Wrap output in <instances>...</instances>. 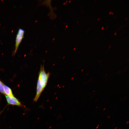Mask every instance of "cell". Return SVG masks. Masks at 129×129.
<instances>
[{
    "mask_svg": "<svg viewBox=\"0 0 129 129\" xmlns=\"http://www.w3.org/2000/svg\"><path fill=\"white\" fill-rule=\"evenodd\" d=\"M119 129H121V128H120Z\"/></svg>",
    "mask_w": 129,
    "mask_h": 129,
    "instance_id": "603a6c76",
    "label": "cell"
},
{
    "mask_svg": "<svg viewBox=\"0 0 129 129\" xmlns=\"http://www.w3.org/2000/svg\"><path fill=\"white\" fill-rule=\"evenodd\" d=\"M4 93L6 95L11 97L14 96L11 89L5 85H4Z\"/></svg>",
    "mask_w": 129,
    "mask_h": 129,
    "instance_id": "277c9868",
    "label": "cell"
},
{
    "mask_svg": "<svg viewBox=\"0 0 129 129\" xmlns=\"http://www.w3.org/2000/svg\"><path fill=\"white\" fill-rule=\"evenodd\" d=\"M98 107V106H97L96 107V108H97Z\"/></svg>",
    "mask_w": 129,
    "mask_h": 129,
    "instance_id": "44dd1931",
    "label": "cell"
},
{
    "mask_svg": "<svg viewBox=\"0 0 129 129\" xmlns=\"http://www.w3.org/2000/svg\"><path fill=\"white\" fill-rule=\"evenodd\" d=\"M114 125V124H113V125Z\"/></svg>",
    "mask_w": 129,
    "mask_h": 129,
    "instance_id": "cb8c5ba5",
    "label": "cell"
},
{
    "mask_svg": "<svg viewBox=\"0 0 129 129\" xmlns=\"http://www.w3.org/2000/svg\"><path fill=\"white\" fill-rule=\"evenodd\" d=\"M90 29V28H89V29H88V30H87V31H86V32H87V31H88V30H89Z\"/></svg>",
    "mask_w": 129,
    "mask_h": 129,
    "instance_id": "8fae6325",
    "label": "cell"
},
{
    "mask_svg": "<svg viewBox=\"0 0 129 129\" xmlns=\"http://www.w3.org/2000/svg\"><path fill=\"white\" fill-rule=\"evenodd\" d=\"M110 117V116H109L108 117V118H109Z\"/></svg>",
    "mask_w": 129,
    "mask_h": 129,
    "instance_id": "ac0fdd59",
    "label": "cell"
},
{
    "mask_svg": "<svg viewBox=\"0 0 129 129\" xmlns=\"http://www.w3.org/2000/svg\"><path fill=\"white\" fill-rule=\"evenodd\" d=\"M24 33V31L23 29L21 28L19 29L16 38L14 55L16 53L22 39Z\"/></svg>",
    "mask_w": 129,
    "mask_h": 129,
    "instance_id": "7a4b0ae2",
    "label": "cell"
},
{
    "mask_svg": "<svg viewBox=\"0 0 129 129\" xmlns=\"http://www.w3.org/2000/svg\"><path fill=\"white\" fill-rule=\"evenodd\" d=\"M50 75V74L49 72H46L44 64L41 65L39 73L36 94L34 99V101L36 102L38 99L47 85Z\"/></svg>",
    "mask_w": 129,
    "mask_h": 129,
    "instance_id": "6da1fadb",
    "label": "cell"
},
{
    "mask_svg": "<svg viewBox=\"0 0 129 129\" xmlns=\"http://www.w3.org/2000/svg\"><path fill=\"white\" fill-rule=\"evenodd\" d=\"M117 127H116L115 128V129H117Z\"/></svg>",
    "mask_w": 129,
    "mask_h": 129,
    "instance_id": "9a60e30c",
    "label": "cell"
},
{
    "mask_svg": "<svg viewBox=\"0 0 129 129\" xmlns=\"http://www.w3.org/2000/svg\"><path fill=\"white\" fill-rule=\"evenodd\" d=\"M100 18H99L98 19V20H97L98 21L100 19Z\"/></svg>",
    "mask_w": 129,
    "mask_h": 129,
    "instance_id": "e0dca14e",
    "label": "cell"
},
{
    "mask_svg": "<svg viewBox=\"0 0 129 129\" xmlns=\"http://www.w3.org/2000/svg\"><path fill=\"white\" fill-rule=\"evenodd\" d=\"M111 47V45L109 46V49Z\"/></svg>",
    "mask_w": 129,
    "mask_h": 129,
    "instance_id": "9c48e42d",
    "label": "cell"
},
{
    "mask_svg": "<svg viewBox=\"0 0 129 129\" xmlns=\"http://www.w3.org/2000/svg\"><path fill=\"white\" fill-rule=\"evenodd\" d=\"M98 128V127L97 126V127H96V129H97V128Z\"/></svg>",
    "mask_w": 129,
    "mask_h": 129,
    "instance_id": "2e32d148",
    "label": "cell"
},
{
    "mask_svg": "<svg viewBox=\"0 0 129 129\" xmlns=\"http://www.w3.org/2000/svg\"><path fill=\"white\" fill-rule=\"evenodd\" d=\"M112 13V12L111 11L109 13V14H111Z\"/></svg>",
    "mask_w": 129,
    "mask_h": 129,
    "instance_id": "ba28073f",
    "label": "cell"
},
{
    "mask_svg": "<svg viewBox=\"0 0 129 129\" xmlns=\"http://www.w3.org/2000/svg\"><path fill=\"white\" fill-rule=\"evenodd\" d=\"M106 109V108H104L103 109V110L104 111V110L105 109Z\"/></svg>",
    "mask_w": 129,
    "mask_h": 129,
    "instance_id": "7c38bea8",
    "label": "cell"
},
{
    "mask_svg": "<svg viewBox=\"0 0 129 129\" xmlns=\"http://www.w3.org/2000/svg\"><path fill=\"white\" fill-rule=\"evenodd\" d=\"M108 25L107 26V27H106V30H107V29L108 28Z\"/></svg>",
    "mask_w": 129,
    "mask_h": 129,
    "instance_id": "8992f818",
    "label": "cell"
},
{
    "mask_svg": "<svg viewBox=\"0 0 129 129\" xmlns=\"http://www.w3.org/2000/svg\"><path fill=\"white\" fill-rule=\"evenodd\" d=\"M117 33V32H116V33H115V34H114V35H115Z\"/></svg>",
    "mask_w": 129,
    "mask_h": 129,
    "instance_id": "30bf717a",
    "label": "cell"
},
{
    "mask_svg": "<svg viewBox=\"0 0 129 129\" xmlns=\"http://www.w3.org/2000/svg\"><path fill=\"white\" fill-rule=\"evenodd\" d=\"M129 123V121H128V122H127L126 124H128Z\"/></svg>",
    "mask_w": 129,
    "mask_h": 129,
    "instance_id": "4fadbf2b",
    "label": "cell"
},
{
    "mask_svg": "<svg viewBox=\"0 0 129 129\" xmlns=\"http://www.w3.org/2000/svg\"><path fill=\"white\" fill-rule=\"evenodd\" d=\"M104 28V27H102V29H101L102 30Z\"/></svg>",
    "mask_w": 129,
    "mask_h": 129,
    "instance_id": "52a82bcc",
    "label": "cell"
},
{
    "mask_svg": "<svg viewBox=\"0 0 129 129\" xmlns=\"http://www.w3.org/2000/svg\"><path fill=\"white\" fill-rule=\"evenodd\" d=\"M5 96L8 104L19 106H22L20 102L14 96L11 97L6 95Z\"/></svg>",
    "mask_w": 129,
    "mask_h": 129,
    "instance_id": "3957f363",
    "label": "cell"
},
{
    "mask_svg": "<svg viewBox=\"0 0 129 129\" xmlns=\"http://www.w3.org/2000/svg\"><path fill=\"white\" fill-rule=\"evenodd\" d=\"M127 18H127H127H126L125 19V20H126L127 19Z\"/></svg>",
    "mask_w": 129,
    "mask_h": 129,
    "instance_id": "d6986e66",
    "label": "cell"
},
{
    "mask_svg": "<svg viewBox=\"0 0 129 129\" xmlns=\"http://www.w3.org/2000/svg\"><path fill=\"white\" fill-rule=\"evenodd\" d=\"M112 15L113 14V12H112L111 14Z\"/></svg>",
    "mask_w": 129,
    "mask_h": 129,
    "instance_id": "5bb4252c",
    "label": "cell"
},
{
    "mask_svg": "<svg viewBox=\"0 0 129 129\" xmlns=\"http://www.w3.org/2000/svg\"><path fill=\"white\" fill-rule=\"evenodd\" d=\"M116 17H117L116 16H115V17L114 18H115V19L116 18Z\"/></svg>",
    "mask_w": 129,
    "mask_h": 129,
    "instance_id": "ffe728a7",
    "label": "cell"
},
{
    "mask_svg": "<svg viewBox=\"0 0 129 129\" xmlns=\"http://www.w3.org/2000/svg\"><path fill=\"white\" fill-rule=\"evenodd\" d=\"M99 125H97V126H98V127H99Z\"/></svg>",
    "mask_w": 129,
    "mask_h": 129,
    "instance_id": "7402d4cb",
    "label": "cell"
},
{
    "mask_svg": "<svg viewBox=\"0 0 129 129\" xmlns=\"http://www.w3.org/2000/svg\"><path fill=\"white\" fill-rule=\"evenodd\" d=\"M3 83L0 80V92L4 94V85Z\"/></svg>",
    "mask_w": 129,
    "mask_h": 129,
    "instance_id": "5b68a950",
    "label": "cell"
}]
</instances>
